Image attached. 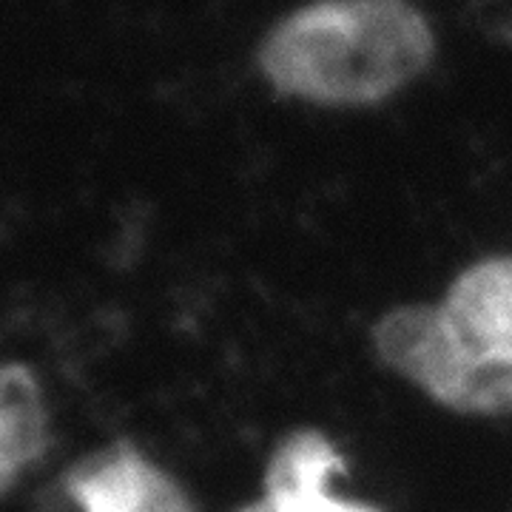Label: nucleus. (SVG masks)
Masks as SVG:
<instances>
[{"label":"nucleus","mask_w":512,"mask_h":512,"mask_svg":"<svg viewBox=\"0 0 512 512\" xmlns=\"http://www.w3.org/2000/svg\"><path fill=\"white\" fill-rule=\"evenodd\" d=\"M430 23L399 0H330L279 20L259 49L274 89L325 106L376 103L424 72Z\"/></svg>","instance_id":"nucleus-1"},{"label":"nucleus","mask_w":512,"mask_h":512,"mask_svg":"<svg viewBox=\"0 0 512 512\" xmlns=\"http://www.w3.org/2000/svg\"><path fill=\"white\" fill-rule=\"evenodd\" d=\"M373 342L384 365L458 413L512 410V362L473 345L441 305H404L384 313Z\"/></svg>","instance_id":"nucleus-2"},{"label":"nucleus","mask_w":512,"mask_h":512,"mask_svg":"<svg viewBox=\"0 0 512 512\" xmlns=\"http://www.w3.org/2000/svg\"><path fill=\"white\" fill-rule=\"evenodd\" d=\"M63 493L77 512H194L180 481L131 441L69 467Z\"/></svg>","instance_id":"nucleus-3"},{"label":"nucleus","mask_w":512,"mask_h":512,"mask_svg":"<svg viewBox=\"0 0 512 512\" xmlns=\"http://www.w3.org/2000/svg\"><path fill=\"white\" fill-rule=\"evenodd\" d=\"M52 441V410L37 370L0 362V498L43 464Z\"/></svg>","instance_id":"nucleus-4"},{"label":"nucleus","mask_w":512,"mask_h":512,"mask_svg":"<svg viewBox=\"0 0 512 512\" xmlns=\"http://www.w3.org/2000/svg\"><path fill=\"white\" fill-rule=\"evenodd\" d=\"M345 473L342 453L316 430H296L276 447L265 470V501L271 512H379L328 493V481Z\"/></svg>","instance_id":"nucleus-5"},{"label":"nucleus","mask_w":512,"mask_h":512,"mask_svg":"<svg viewBox=\"0 0 512 512\" xmlns=\"http://www.w3.org/2000/svg\"><path fill=\"white\" fill-rule=\"evenodd\" d=\"M473 345L512 362V256H493L467 268L441 302Z\"/></svg>","instance_id":"nucleus-6"},{"label":"nucleus","mask_w":512,"mask_h":512,"mask_svg":"<svg viewBox=\"0 0 512 512\" xmlns=\"http://www.w3.org/2000/svg\"><path fill=\"white\" fill-rule=\"evenodd\" d=\"M239 512H271V507H268V501H265V498H259V501L248 504V507H242Z\"/></svg>","instance_id":"nucleus-7"}]
</instances>
